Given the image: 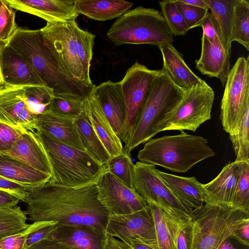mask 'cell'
Segmentation results:
<instances>
[{"label": "cell", "mask_w": 249, "mask_h": 249, "mask_svg": "<svg viewBox=\"0 0 249 249\" xmlns=\"http://www.w3.org/2000/svg\"><path fill=\"white\" fill-rule=\"evenodd\" d=\"M215 25L224 50L231 53L234 7L236 0H204Z\"/></svg>", "instance_id": "29"}, {"label": "cell", "mask_w": 249, "mask_h": 249, "mask_svg": "<svg viewBox=\"0 0 249 249\" xmlns=\"http://www.w3.org/2000/svg\"><path fill=\"white\" fill-rule=\"evenodd\" d=\"M44 86L35 69L8 43L0 50V86Z\"/></svg>", "instance_id": "16"}, {"label": "cell", "mask_w": 249, "mask_h": 249, "mask_svg": "<svg viewBox=\"0 0 249 249\" xmlns=\"http://www.w3.org/2000/svg\"><path fill=\"white\" fill-rule=\"evenodd\" d=\"M28 192L27 220L87 226L105 232L109 213L99 200L96 182L72 187L48 182L28 188Z\"/></svg>", "instance_id": "1"}, {"label": "cell", "mask_w": 249, "mask_h": 249, "mask_svg": "<svg viewBox=\"0 0 249 249\" xmlns=\"http://www.w3.org/2000/svg\"><path fill=\"white\" fill-rule=\"evenodd\" d=\"M25 86H0V123L27 131L36 130Z\"/></svg>", "instance_id": "15"}, {"label": "cell", "mask_w": 249, "mask_h": 249, "mask_svg": "<svg viewBox=\"0 0 249 249\" xmlns=\"http://www.w3.org/2000/svg\"><path fill=\"white\" fill-rule=\"evenodd\" d=\"M74 4L79 14L96 20L106 21L119 18L134 3L121 0H76Z\"/></svg>", "instance_id": "28"}, {"label": "cell", "mask_w": 249, "mask_h": 249, "mask_svg": "<svg viewBox=\"0 0 249 249\" xmlns=\"http://www.w3.org/2000/svg\"><path fill=\"white\" fill-rule=\"evenodd\" d=\"M25 131L0 123V153L9 150Z\"/></svg>", "instance_id": "45"}, {"label": "cell", "mask_w": 249, "mask_h": 249, "mask_svg": "<svg viewBox=\"0 0 249 249\" xmlns=\"http://www.w3.org/2000/svg\"><path fill=\"white\" fill-rule=\"evenodd\" d=\"M57 225L58 223L45 226L31 233L27 238L24 249H28L35 243L47 238Z\"/></svg>", "instance_id": "48"}, {"label": "cell", "mask_w": 249, "mask_h": 249, "mask_svg": "<svg viewBox=\"0 0 249 249\" xmlns=\"http://www.w3.org/2000/svg\"><path fill=\"white\" fill-rule=\"evenodd\" d=\"M162 57L161 69L178 87L184 89L193 85L205 82L195 74L185 63L182 54L172 43L161 44L158 46Z\"/></svg>", "instance_id": "25"}, {"label": "cell", "mask_w": 249, "mask_h": 249, "mask_svg": "<svg viewBox=\"0 0 249 249\" xmlns=\"http://www.w3.org/2000/svg\"><path fill=\"white\" fill-rule=\"evenodd\" d=\"M28 249H73L71 247L57 241L47 238L42 239Z\"/></svg>", "instance_id": "49"}, {"label": "cell", "mask_w": 249, "mask_h": 249, "mask_svg": "<svg viewBox=\"0 0 249 249\" xmlns=\"http://www.w3.org/2000/svg\"><path fill=\"white\" fill-rule=\"evenodd\" d=\"M148 204L155 221L158 249H177L166 225L163 211L154 204Z\"/></svg>", "instance_id": "41"}, {"label": "cell", "mask_w": 249, "mask_h": 249, "mask_svg": "<svg viewBox=\"0 0 249 249\" xmlns=\"http://www.w3.org/2000/svg\"><path fill=\"white\" fill-rule=\"evenodd\" d=\"M221 102L220 119L229 135L237 128L249 106V57H240L230 70Z\"/></svg>", "instance_id": "10"}, {"label": "cell", "mask_w": 249, "mask_h": 249, "mask_svg": "<svg viewBox=\"0 0 249 249\" xmlns=\"http://www.w3.org/2000/svg\"><path fill=\"white\" fill-rule=\"evenodd\" d=\"M116 45L172 43L174 36L161 13L154 8L138 6L120 17L107 32Z\"/></svg>", "instance_id": "5"}, {"label": "cell", "mask_w": 249, "mask_h": 249, "mask_svg": "<svg viewBox=\"0 0 249 249\" xmlns=\"http://www.w3.org/2000/svg\"><path fill=\"white\" fill-rule=\"evenodd\" d=\"M98 198L109 215H124L138 211L147 202L106 168L97 180Z\"/></svg>", "instance_id": "14"}, {"label": "cell", "mask_w": 249, "mask_h": 249, "mask_svg": "<svg viewBox=\"0 0 249 249\" xmlns=\"http://www.w3.org/2000/svg\"><path fill=\"white\" fill-rule=\"evenodd\" d=\"M73 124L85 151L96 160L107 164L110 157L96 134L85 106Z\"/></svg>", "instance_id": "30"}, {"label": "cell", "mask_w": 249, "mask_h": 249, "mask_svg": "<svg viewBox=\"0 0 249 249\" xmlns=\"http://www.w3.org/2000/svg\"><path fill=\"white\" fill-rule=\"evenodd\" d=\"M92 126L110 158L123 152L122 141L114 131L93 92L84 102Z\"/></svg>", "instance_id": "23"}, {"label": "cell", "mask_w": 249, "mask_h": 249, "mask_svg": "<svg viewBox=\"0 0 249 249\" xmlns=\"http://www.w3.org/2000/svg\"><path fill=\"white\" fill-rule=\"evenodd\" d=\"M249 106L240 118L235 131L229 135L236 156L235 161L249 162Z\"/></svg>", "instance_id": "35"}, {"label": "cell", "mask_w": 249, "mask_h": 249, "mask_svg": "<svg viewBox=\"0 0 249 249\" xmlns=\"http://www.w3.org/2000/svg\"><path fill=\"white\" fill-rule=\"evenodd\" d=\"M161 13L174 36H184L190 30L175 0L159 1Z\"/></svg>", "instance_id": "37"}, {"label": "cell", "mask_w": 249, "mask_h": 249, "mask_svg": "<svg viewBox=\"0 0 249 249\" xmlns=\"http://www.w3.org/2000/svg\"><path fill=\"white\" fill-rule=\"evenodd\" d=\"M0 176L30 188L49 182L51 175L40 172L19 161L0 154Z\"/></svg>", "instance_id": "27"}, {"label": "cell", "mask_w": 249, "mask_h": 249, "mask_svg": "<svg viewBox=\"0 0 249 249\" xmlns=\"http://www.w3.org/2000/svg\"><path fill=\"white\" fill-rule=\"evenodd\" d=\"M28 188L0 176V190L11 194L22 202H26L28 194Z\"/></svg>", "instance_id": "46"}, {"label": "cell", "mask_w": 249, "mask_h": 249, "mask_svg": "<svg viewBox=\"0 0 249 249\" xmlns=\"http://www.w3.org/2000/svg\"><path fill=\"white\" fill-rule=\"evenodd\" d=\"M231 208L249 213V162H244L233 194Z\"/></svg>", "instance_id": "40"}, {"label": "cell", "mask_w": 249, "mask_h": 249, "mask_svg": "<svg viewBox=\"0 0 249 249\" xmlns=\"http://www.w3.org/2000/svg\"><path fill=\"white\" fill-rule=\"evenodd\" d=\"M95 95L103 112L122 141V128L125 117V107L120 82L110 80L95 87Z\"/></svg>", "instance_id": "21"}, {"label": "cell", "mask_w": 249, "mask_h": 249, "mask_svg": "<svg viewBox=\"0 0 249 249\" xmlns=\"http://www.w3.org/2000/svg\"><path fill=\"white\" fill-rule=\"evenodd\" d=\"M85 99L71 94L54 93L45 111L74 119L84 110Z\"/></svg>", "instance_id": "32"}, {"label": "cell", "mask_w": 249, "mask_h": 249, "mask_svg": "<svg viewBox=\"0 0 249 249\" xmlns=\"http://www.w3.org/2000/svg\"><path fill=\"white\" fill-rule=\"evenodd\" d=\"M7 43L2 41L0 39V50L4 46H5Z\"/></svg>", "instance_id": "56"}, {"label": "cell", "mask_w": 249, "mask_h": 249, "mask_svg": "<svg viewBox=\"0 0 249 249\" xmlns=\"http://www.w3.org/2000/svg\"><path fill=\"white\" fill-rule=\"evenodd\" d=\"M20 199L11 194L0 190V207H12L17 205Z\"/></svg>", "instance_id": "51"}, {"label": "cell", "mask_w": 249, "mask_h": 249, "mask_svg": "<svg viewBox=\"0 0 249 249\" xmlns=\"http://www.w3.org/2000/svg\"><path fill=\"white\" fill-rule=\"evenodd\" d=\"M1 0H0V5L1 4Z\"/></svg>", "instance_id": "57"}, {"label": "cell", "mask_w": 249, "mask_h": 249, "mask_svg": "<svg viewBox=\"0 0 249 249\" xmlns=\"http://www.w3.org/2000/svg\"><path fill=\"white\" fill-rule=\"evenodd\" d=\"M131 248L132 249H153L149 246L139 243H134Z\"/></svg>", "instance_id": "55"}, {"label": "cell", "mask_w": 249, "mask_h": 249, "mask_svg": "<svg viewBox=\"0 0 249 249\" xmlns=\"http://www.w3.org/2000/svg\"><path fill=\"white\" fill-rule=\"evenodd\" d=\"M57 223L54 221L33 222L21 232L0 239V249H24L27 238L31 233L42 227Z\"/></svg>", "instance_id": "42"}, {"label": "cell", "mask_w": 249, "mask_h": 249, "mask_svg": "<svg viewBox=\"0 0 249 249\" xmlns=\"http://www.w3.org/2000/svg\"><path fill=\"white\" fill-rule=\"evenodd\" d=\"M40 172L52 175L46 153L35 131H25L8 151L0 153Z\"/></svg>", "instance_id": "19"}, {"label": "cell", "mask_w": 249, "mask_h": 249, "mask_svg": "<svg viewBox=\"0 0 249 249\" xmlns=\"http://www.w3.org/2000/svg\"><path fill=\"white\" fill-rule=\"evenodd\" d=\"M107 237L105 232L89 227L58 224L48 238L73 249H104Z\"/></svg>", "instance_id": "22"}, {"label": "cell", "mask_w": 249, "mask_h": 249, "mask_svg": "<svg viewBox=\"0 0 249 249\" xmlns=\"http://www.w3.org/2000/svg\"><path fill=\"white\" fill-rule=\"evenodd\" d=\"M214 97L213 90L205 81L186 89L172 111L156 126V134L166 130L195 132L211 119Z\"/></svg>", "instance_id": "8"}, {"label": "cell", "mask_w": 249, "mask_h": 249, "mask_svg": "<svg viewBox=\"0 0 249 249\" xmlns=\"http://www.w3.org/2000/svg\"><path fill=\"white\" fill-rule=\"evenodd\" d=\"M27 220L25 211L19 206L0 207V239L26 229L29 225Z\"/></svg>", "instance_id": "33"}, {"label": "cell", "mask_w": 249, "mask_h": 249, "mask_svg": "<svg viewBox=\"0 0 249 249\" xmlns=\"http://www.w3.org/2000/svg\"><path fill=\"white\" fill-rule=\"evenodd\" d=\"M73 121L45 111L36 115V131H41L60 142L85 150Z\"/></svg>", "instance_id": "26"}, {"label": "cell", "mask_w": 249, "mask_h": 249, "mask_svg": "<svg viewBox=\"0 0 249 249\" xmlns=\"http://www.w3.org/2000/svg\"><path fill=\"white\" fill-rule=\"evenodd\" d=\"M215 155L206 138L180 131L178 135L149 140L137 157L141 162L174 172L185 173L197 163Z\"/></svg>", "instance_id": "3"}, {"label": "cell", "mask_w": 249, "mask_h": 249, "mask_svg": "<svg viewBox=\"0 0 249 249\" xmlns=\"http://www.w3.org/2000/svg\"><path fill=\"white\" fill-rule=\"evenodd\" d=\"M200 57L195 62L202 73L219 79L224 87L230 71V55L223 48L220 39L211 42L202 34Z\"/></svg>", "instance_id": "20"}, {"label": "cell", "mask_w": 249, "mask_h": 249, "mask_svg": "<svg viewBox=\"0 0 249 249\" xmlns=\"http://www.w3.org/2000/svg\"><path fill=\"white\" fill-rule=\"evenodd\" d=\"M227 239L219 246L218 249H241L234 247L229 241Z\"/></svg>", "instance_id": "54"}, {"label": "cell", "mask_w": 249, "mask_h": 249, "mask_svg": "<svg viewBox=\"0 0 249 249\" xmlns=\"http://www.w3.org/2000/svg\"><path fill=\"white\" fill-rule=\"evenodd\" d=\"M132 184L133 189L148 204H154L173 216L189 215L190 212L160 178L155 165L136 162L134 165Z\"/></svg>", "instance_id": "11"}, {"label": "cell", "mask_w": 249, "mask_h": 249, "mask_svg": "<svg viewBox=\"0 0 249 249\" xmlns=\"http://www.w3.org/2000/svg\"><path fill=\"white\" fill-rule=\"evenodd\" d=\"M105 232L132 247L134 243L158 249L155 224L149 204L136 212L109 215Z\"/></svg>", "instance_id": "12"}, {"label": "cell", "mask_w": 249, "mask_h": 249, "mask_svg": "<svg viewBox=\"0 0 249 249\" xmlns=\"http://www.w3.org/2000/svg\"><path fill=\"white\" fill-rule=\"evenodd\" d=\"M175 1L190 30L197 27L208 13L209 9L189 5L181 2L180 0Z\"/></svg>", "instance_id": "44"}, {"label": "cell", "mask_w": 249, "mask_h": 249, "mask_svg": "<svg viewBox=\"0 0 249 249\" xmlns=\"http://www.w3.org/2000/svg\"><path fill=\"white\" fill-rule=\"evenodd\" d=\"M232 41L249 51V1L236 0L233 12Z\"/></svg>", "instance_id": "34"}, {"label": "cell", "mask_w": 249, "mask_h": 249, "mask_svg": "<svg viewBox=\"0 0 249 249\" xmlns=\"http://www.w3.org/2000/svg\"><path fill=\"white\" fill-rule=\"evenodd\" d=\"M77 24L75 20L47 22L40 30L64 71L73 79L89 84L76 49L75 28Z\"/></svg>", "instance_id": "13"}, {"label": "cell", "mask_w": 249, "mask_h": 249, "mask_svg": "<svg viewBox=\"0 0 249 249\" xmlns=\"http://www.w3.org/2000/svg\"><path fill=\"white\" fill-rule=\"evenodd\" d=\"M161 70H151L138 62L126 71L120 81L125 107L122 128V142L126 145L137 125L148 94Z\"/></svg>", "instance_id": "9"}, {"label": "cell", "mask_w": 249, "mask_h": 249, "mask_svg": "<svg viewBox=\"0 0 249 249\" xmlns=\"http://www.w3.org/2000/svg\"><path fill=\"white\" fill-rule=\"evenodd\" d=\"M134 165L130 155L123 152L120 155L109 159L106 164V169L127 187L133 189Z\"/></svg>", "instance_id": "38"}, {"label": "cell", "mask_w": 249, "mask_h": 249, "mask_svg": "<svg viewBox=\"0 0 249 249\" xmlns=\"http://www.w3.org/2000/svg\"><path fill=\"white\" fill-rule=\"evenodd\" d=\"M164 214L166 225L177 249H191L193 225L190 214L180 217L169 215L164 212Z\"/></svg>", "instance_id": "31"}, {"label": "cell", "mask_w": 249, "mask_h": 249, "mask_svg": "<svg viewBox=\"0 0 249 249\" xmlns=\"http://www.w3.org/2000/svg\"><path fill=\"white\" fill-rule=\"evenodd\" d=\"M29 107L32 112L38 114L45 111L54 95L53 90L44 86H25Z\"/></svg>", "instance_id": "39"}, {"label": "cell", "mask_w": 249, "mask_h": 249, "mask_svg": "<svg viewBox=\"0 0 249 249\" xmlns=\"http://www.w3.org/2000/svg\"><path fill=\"white\" fill-rule=\"evenodd\" d=\"M160 178L190 213L201 207L205 203L202 187L196 177H184L160 171L157 169Z\"/></svg>", "instance_id": "24"}, {"label": "cell", "mask_w": 249, "mask_h": 249, "mask_svg": "<svg viewBox=\"0 0 249 249\" xmlns=\"http://www.w3.org/2000/svg\"><path fill=\"white\" fill-rule=\"evenodd\" d=\"M13 8L39 17L47 22L75 20L79 14L74 0H6Z\"/></svg>", "instance_id": "17"}, {"label": "cell", "mask_w": 249, "mask_h": 249, "mask_svg": "<svg viewBox=\"0 0 249 249\" xmlns=\"http://www.w3.org/2000/svg\"><path fill=\"white\" fill-rule=\"evenodd\" d=\"M75 36L78 57L82 65L86 80L89 84H92L89 71L96 36L81 29L77 24L75 28Z\"/></svg>", "instance_id": "36"}, {"label": "cell", "mask_w": 249, "mask_h": 249, "mask_svg": "<svg viewBox=\"0 0 249 249\" xmlns=\"http://www.w3.org/2000/svg\"><path fill=\"white\" fill-rule=\"evenodd\" d=\"M36 134L47 156L52 171L49 182L77 187L96 182L106 168L86 151L60 142L44 132Z\"/></svg>", "instance_id": "4"}, {"label": "cell", "mask_w": 249, "mask_h": 249, "mask_svg": "<svg viewBox=\"0 0 249 249\" xmlns=\"http://www.w3.org/2000/svg\"><path fill=\"white\" fill-rule=\"evenodd\" d=\"M203 30L204 35L212 43L219 39L218 33L210 13L208 12L204 18L198 24Z\"/></svg>", "instance_id": "47"}, {"label": "cell", "mask_w": 249, "mask_h": 249, "mask_svg": "<svg viewBox=\"0 0 249 249\" xmlns=\"http://www.w3.org/2000/svg\"><path fill=\"white\" fill-rule=\"evenodd\" d=\"M104 249H132L126 244L116 239L114 237L107 235Z\"/></svg>", "instance_id": "52"}, {"label": "cell", "mask_w": 249, "mask_h": 249, "mask_svg": "<svg viewBox=\"0 0 249 249\" xmlns=\"http://www.w3.org/2000/svg\"><path fill=\"white\" fill-rule=\"evenodd\" d=\"M8 43L29 61L54 93L71 94L86 99L93 92L95 85L76 81L64 71L40 29L18 27Z\"/></svg>", "instance_id": "2"}, {"label": "cell", "mask_w": 249, "mask_h": 249, "mask_svg": "<svg viewBox=\"0 0 249 249\" xmlns=\"http://www.w3.org/2000/svg\"><path fill=\"white\" fill-rule=\"evenodd\" d=\"M181 2L193 6L209 9L204 0H180Z\"/></svg>", "instance_id": "53"}, {"label": "cell", "mask_w": 249, "mask_h": 249, "mask_svg": "<svg viewBox=\"0 0 249 249\" xmlns=\"http://www.w3.org/2000/svg\"><path fill=\"white\" fill-rule=\"evenodd\" d=\"M15 12L6 0H1L0 5V39L6 43L18 27L15 20Z\"/></svg>", "instance_id": "43"}, {"label": "cell", "mask_w": 249, "mask_h": 249, "mask_svg": "<svg viewBox=\"0 0 249 249\" xmlns=\"http://www.w3.org/2000/svg\"><path fill=\"white\" fill-rule=\"evenodd\" d=\"M243 246L249 245V219L243 222L236 230L231 237Z\"/></svg>", "instance_id": "50"}, {"label": "cell", "mask_w": 249, "mask_h": 249, "mask_svg": "<svg viewBox=\"0 0 249 249\" xmlns=\"http://www.w3.org/2000/svg\"><path fill=\"white\" fill-rule=\"evenodd\" d=\"M190 215L193 225L191 249H218L249 219V213L240 209L206 204L191 211Z\"/></svg>", "instance_id": "7"}, {"label": "cell", "mask_w": 249, "mask_h": 249, "mask_svg": "<svg viewBox=\"0 0 249 249\" xmlns=\"http://www.w3.org/2000/svg\"><path fill=\"white\" fill-rule=\"evenodd\" d=\"M161 73L154 81L142 107L137 125L129 141L124 145V152H131L156 134V126L174 109L186 89L177 86L167 73Z\"/></svg>", "instance_id": "6"}, {"label": "cell", "mask_w": 249, "mask_h": 249, "mask_svg": "<svg viewBox=\"0 0 249 249\" xmlns=\"http://www.w3.org/2000/svg\"><path fill=\"white\" fill-rule=\"evenodd\" d=\"M244 162H229L212 181L202 184L205 203L223 208H231V202Z\"/></svg>", "instance_id": "18"}]
</instances>
